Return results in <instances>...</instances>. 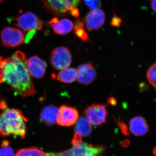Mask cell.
<instances>
[{
	"mask_svg": "<svg viewBox=\"0 0 156 156\" xmlns=\"http://www.w3.org/2000/svg\"><path fill=\"white\" fill-rule=\"evenodd\" d=\"M27 62L25 54L19 50L11 56L0 57V83L7 84L15 94L24 97L36 93Z\"/></svg>",
	"mask_w": 156,
	"mask_h": 156,
	"instance_id": "6da1fadb",
	"label": "cell"
},
{
	"mask_svg": "<svg viewBox=\"0 0 156 156\" xmlns=\"http://www.w3.org/2000/svg\"><path fill=\"white\" fill-rule=\"evenodd\" d=\"M2 111L0 113V136H13L25 138L27 119L17 109L9 108L4 102H0Z\"/></svg>",
	"mask_w": 156,
	"mask_h": 156,
	"instance_id": "7a4b0ae2",
	"label": "cell"
},
{
	"mask_svg": "<svg viewBox=\"0 0 156 156\" xmlns=\"http://www.w3.org/2000/svg\"><path fill=\"white\" fill-rule=\"evenodd\" d=\"M10 23L16 25L26 34L25 42L28 43L37 31L41 30L44 23L35 14L27 11L18 17L8 19Z\"/></svg>",
	"mask_w": 156,
	"mask_h": 156,
	"instance_id": "3957f363",
	"label": "cell"
},
{
	"mask_svg": "<svg viewBox=\"0 0 156 156\" xmlns=\"http://www.w3.org/2000/svg\"><path fill=\"white\" fill-rule=\"evenodd\" d=\"M82 137L76 134L72 141L73 147L68 150L69 156H101L105 151L103 146L93 145L82 141Z\"/></svg>",
	"mask_w": 156,
	"mask_h": 156,
	"instance_id": "277c9868",
	"label": "cell"
},
{
	"mask_svg": "<svg viewBox=\"0 0 156 156\" xmlns=\"http://www.w3.org/2000/svg\"><path fill=\"white\" fill-rule=\"evenodd\" d=\"M46 9L52 14L58 16L70 14L76 8L80 0H42Z\"/></svg>",
	"mask_w": 156,
	"mask_h": 156,
	"instance_id": "5b68a950",
	"label": "cell"
},
{
	"mask_svg": "<svg viewBox=\"0 0 156 156\" xmlns=\"http://www.w3.org/2000/svg\"><path fill=\"white\" fill-rule=\"evenodd\" d=\"M1 40L3 46L14 48L23 44L25 37L22 30L14 27H6L1 32Z\"/></svg>",
	"mask_w": 156,
	"mask_h": 156,
	"instance_id": "8992f818",
	"label": "cell"
},
{
	"mask_svg": "<svg viewBox=\"0 0 156 156\" xmlns=\"http://www.w3.org/2000/svg\"><path fill=\"white\" fill-rule=\"evenodd\" d=\"M72 62V54L67 48L58 47L52 51L50 57V62L53 68L62 70L67 68Z\"/></svg>",
	"mask_w": 156,
	"mask_h": 156,
	"instance_id": "52a82bcc",
	"label": "cell"
},
{
	"mask_svg": "<svg viewBox=\"0 0 156 156\" xmlns=\"http://www.w3.org/2000/svg\"><path fill=\"white\" fill-rule=\"evenodd\" d=\"M84 113L92 125L100 126L106 123L108 112L106 107L103 105H92L88 106Z\"/></svg>",
	"mask_w": 156,
	"mask_h": 156,
	"instance_id": "ba28073f",
	"label": "cell"
},
{
	"mask_svg": "<svg viewBox=\"0 0 156 156\" xmlns=\"http://www.w3.org/2000/svg\"><path fill=\"white\" fill-rule=\"evenodd\" d=\"M79 118V114L76 109L62 105L58 109L57 123L62 126H70L74 125Z\"/></svg>",
	"mask_w": 156,
	"mask_h": 156,
	"instance_id": "9c48e42d",
	"label": "cell"
},
{
	"mask_svg": "<svg viewBox=\"0 0 156 156\" xmlns=\"http://www.w3.org/2000/svg\"><path fill=\"white\" fill-rule=\"evenodd\" d=\"M76 80L80 83L88 85L92 83L97 77L95 67L91 63H83L76 69Z\"/></svg>",
	"mask_w": 156,
	"mask_h": 156,
	"instance_id": "30bf717a",
	"label": "cell"
},
{
	"mask_svg": "<svg viewBox=\"0 0 156 156\" xmlns=\"http://www.w3.org/2000/svg\"><path fill=\"white\" fill-rule=\"evenodd\" d=\"M47 65L46 62L38 56L30 57L27 62V68L31 76L41 79L46 73Z\"/></svg>",
	"mask_w": 156,
	"mask_h": 156,
	"instance_id": "8fae6325",
	"label": "cell"
},
{
	"mask_svg": "<svg viewBox=\"0 0 156 156\" xmlns=\"http://www.w3.org/2000/svg\"><path fill=\"white\" fill-rule=\"evenodd\" d=\"M105 20L104 12L98 9L89 12L85 18V22L87 29L91 31L99 30L104 24Z\"/></svg>",
	"mask_w": 156,
	"mask_h": 156,
	"instance_id": "7c38bea8",
	"label": "cell"
},
{
	"mask_svg": "<svg viewBox=\"0 0 156 156\" xmlns=\"http://www.w3.org/2000/svg\"><path fill=\"white\" fill-rule=\"evenodd\" d=\"M150 129L146 120L141 116L134 117L130 120L129 130L134 136H144L147 134Z\"/></svg>",
	"mask_w": 156,
	"mask_h": 156,
	"instance_id": "4fadbf2b",
	"label": "cell"
},
{
	"mask_svg": "<svg viewBox=\"0 0 156 156\" xmlns=\"http://www.w3.org/2000/svg\"><path fill=\"white\" fill-rule=\"evenodd\" d=\"M55 34L64 35L73 30L74 24L72 21L67 18L59 20L54 17L48 22Z\"/></svg>",
	"mask_w": 156,
	"mask_h": 156,
	"instance_id": "5bb4252c",
	"label": "cell"
},
{
	"mask_svg": "<svg viewBox=\"0 0 156 156\" xmlns=\"http://www.w3.org/2000/svg\"><path fill=\"white\" fill-rule=\"evenodd\" d=\"M58 108L53 105H50L42 109L41 119L42 122L48 126H53L57 122Z\"/></svg>",
	"mask_w": 156,
	"mask_h": 156,
	"instance_id": "9a60e30c",
	"label": "cell"
},
{
	"mask_svg": "<svg viewBox=\"0 0 156 156\" xmlns=\"http://www.w3.org/2000/svg\"><path fill=\"white\" fill-rule=\"evenodd\" d=\"M92 124L84 117L78 118L75 126V133L81 137L89 136L92 131Z\"/></svg>",
	"mask_w": 156,
	"mask_h": 156,
	"instance_id": "2e32d148",
	"label": "cell"
},
{
	"mask_svg": "<svg viewBox=\"0 0 156 156\" xmlns=\"http://www.w3.org/2000/svg\"><path fill=\"white\" fill-rule=\"evenodd\" d=\"M76 74V70L73 68H67L59 72L57 76V79L62 83H71L75 81Z\"/></svg>",
	"mask_w": 156,
	"mask_h": 156,
	"instance_id": "e0dca14e",
	"label": "cell"
},
{
	"mask_svg": "<svg viewBox=\"0 0 156 156\" xmlns=\"http://www.w3.org/2000/svg\"><path fill=\"white\" fill-rule=\"evenodd\" d=\"M15 156H49L38 147H30L21 149L17 151Z\"/></svg>",
	"mask_w": 156,
	"mask_h": 156,
	"instance_id": "ac0fdd59",
	"label": "cell"
},
{
	"mask_svg": "<svg viewBox=\"0 0 156 156\" xmlns=\"http://www.w3.org/2000/svg\"><path fill=\"white\" fill-rule=\"evenodd\" d=\"M83 20L81 19L76 20L74 27V32L76 35L83 42H87L89 40V36L84 29Z\"/></svg>",
	"mask_w": 156,
	"mask_h": 156,
	"instance_id": "d6986e66",
	"label": "cell"
},
{
	"mask_svg": "<svg viewBox=\"0 0 156 156\" xmlns=\"http://www.w3.org/2000/svg\"><path fill=\"white\" fill-rule=\"evenodd\" d=\"M147 78L149 83L156 87V63H154L149 67L147 72Z\"/></svg>",
	"mask_w": 156,
	"mask_h": 156,
	"instance_id": "ffe728a7",
	"label": "cell"
},
{
	"mask_svg": "<svg viewBox=\"0 0 156 156\" xmlns=\"http://www.w3.org/2000/svg\"><path fill=\"white\" fill-rule=\"evenodd\" d=\"M13 149L9 146V141L4 140L0 147V156H15Z\"/></svg>",
	"mask_w": 156,
	"mask_h": 156,
	"instance_id": "44dd1931",
	"label": "cell"
},
{
	"mask_svg": "<svg viewBox=\"0 0 156 156\" xmlns=\"http://www.w3.org/2000/svg\"><path fill=\"white\" fill-rule=\"evenodd\" d=\"M84 1L87 7L92 10L98 9L101 5L100 0H84Z\"/></svg>",
	"mask_w": 156,
	"mask_h": 156,
	"instance_id": "7402d4cb",
	"label": "cell"
},
{
	"mask_svg": "<svg viewBox=\"0 0 156 156\" xmlns=\"http://www.w3.org/2000/svg\"><path fill=\"white\" fill-rule=\"evenodd\" d=\"M117 122L120 128H121V130H122V132L123 134L125 135H129V132L128 131V127L126 125L125 123L122 121H121V120H119L118 121H117Z\"/></svg>",
	"mask_w": 156,
	"mask_h": 156,
	"instance_id": "603a6c76",
	"label": "cell"
},
{
	"mask_svg": "<svg viewBox=\"0 0 156 156\" xmlns=\"http://www.w3.org/2000/svg\"><path fill=\"white\" fill-rule=\"evenodd\" d=\"M121 23H122V19L120 17H117L115 15H114V17H113L112 20V25L118 27L120 26Z\"/></svg>",
	"mask_w": 156,
	"mask_h": 156,
	"instance_id": "cb8c5ba5",
	"label": "cell"
},
{
	"mask_svg": "<svg viewBox=\"0 0 156 156\" xmlns=\"http://www.w3.org/2000/svg\"><path fill=\"white\" fill-rule=\"evenodd\" d=\"M70 14H71L73 17H78L80 15V12L78 9L75 8L71 11Z\"/></svg>",
	"mask_w": 156,
	"mask_h": 156,
	"instance_id": "d4e9b609",
	"label": "cell"
},
{
	"mask_svg": "<svg viewBox=\"0 0 156 156\" xmlns=\"http://www.w3.org/2000/svg\"><path fill=\"white\" fill-rule=\"evenodd\" d=\"M108 101V103L109 104L113 105H116L117 104V101L114 98H109Z\"/></svg>",
	"mask_w": 156,
	"mask_h": 156,
	"instance_id": "484cf974",
	"label": "cell"
},
{
	"mask_svg": "<svg viewBox=\"0 0 156 156\" xmlns=\"http://www.w3.org/2000/svg\"><path fill=\"white\" fill-rule=\"evenodd\" d=\"M151 7L152 9L156 13V0H151Z\"/></svg>",
	"mask_w": 156,
	"mask_h": 156,
	"instance_id": "4316f807",
	"label": "cell"
},
{
	"mask_svg": "<svg viewBox=\"0 0 156 156\" xmlns=\"http://www.w3.org/2000/svg\"><path fill=\"white\" fill-rule=\"evenodd\" d=\"M153 154L154 155L156 156V147H155L153 149Z\"/></svg>",
	"mask_w": 156,
	"mask_h": 156,
	"instance_id": "83f0119b",
	"label": "cell"
},
{
	"mask_svg": "<svg viewBox=\"0 0 156 156\" xmlns=\"http://www.w3.org/2000/svg\"></svg>",
	"mask_w": 156,
	"mask_h": 156,
	"instance_id": "f1b7e54d",
	"label": "cell"
}]
</instances>
